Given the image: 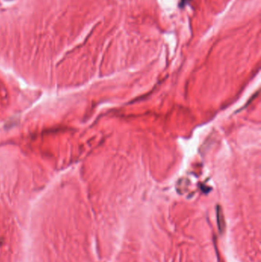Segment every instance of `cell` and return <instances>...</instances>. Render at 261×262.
Returning <instances> with one entry per match:
<instances>
[{
  "instance_id": "1",
  "label": "cell",
  "mask_w": 261,
  "mask_h": 262,
  "mask_svg": "<svg viewBox=\"0 0 261 262\" xmlns=\"http://www.w3.org/2000/svg\"><path fill=\"white\" fill-rule=\"evenodd\" d=\"M217 226L219 229L220 233H222L224 230V215L222 213L221 207H217Z\"/></svg>"
}]
</instances>
